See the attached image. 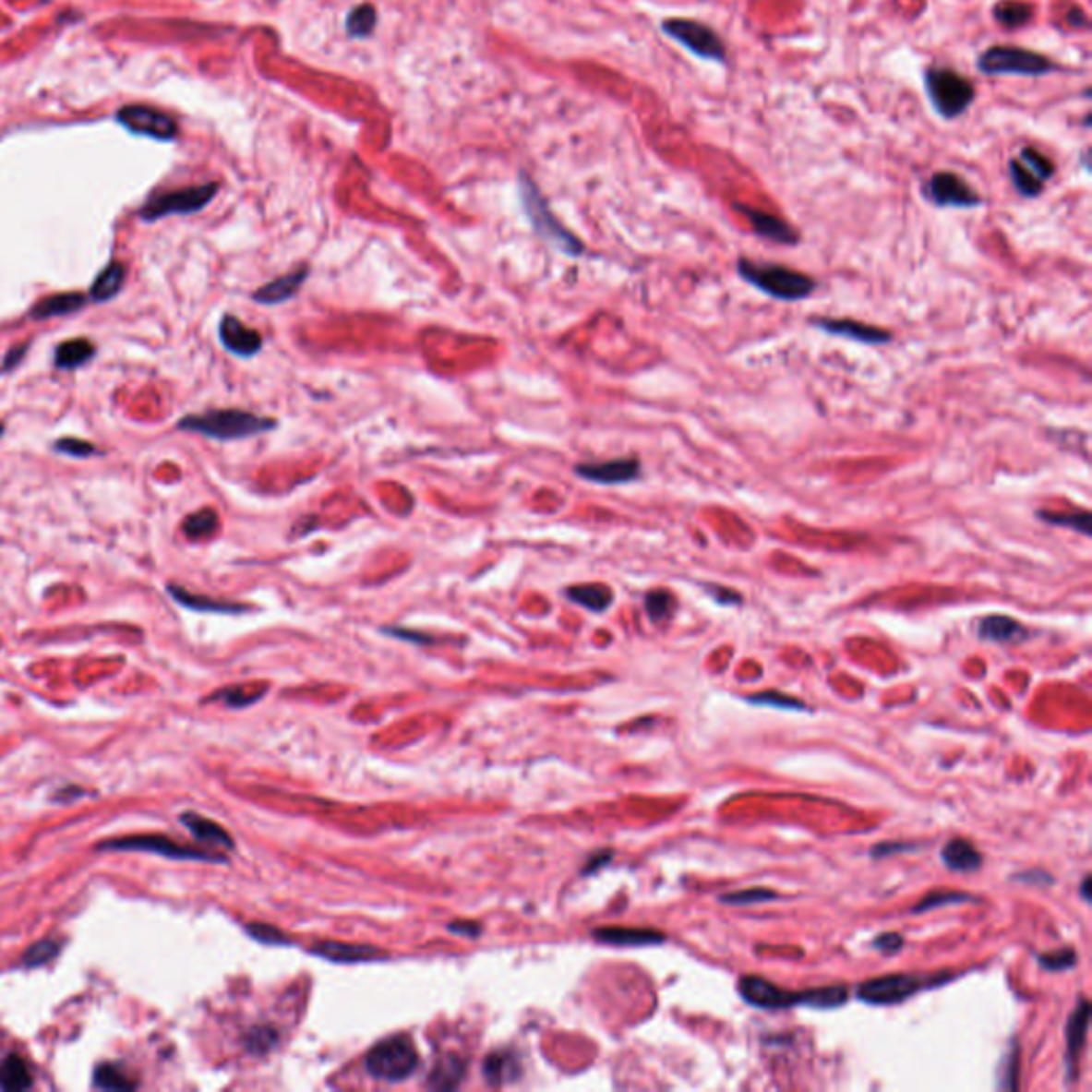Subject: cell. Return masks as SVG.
<instances>
[{
    "label": "cell",
    "instance_id": "obj_49",
    "mask_svg": "<svg viewBox=\"0 0 1092 1092\" xmlns=\"http://www.w3.org/2000/svg\"><path fill=\"white\" fill-rule=\"evenodd\" d=\"M276 1041H278L276 1030L270 1028V1026L252 1028L248 1037H246V1046H248V1050L254 1054H267L273 1046H276Z\"/></svg>",
    "mask_w": 1092,
    "mask_h": 1092
},
{
    "label": "cell",
    "instance_id": "obj_52",
    "mask_svg": "<svg viewBox=\"0 0 1092 1092\" xmlns=\"http://www.w3.org/2000/svg\"><path fill=\"white\" fill-rule=\"evenodd\" d=\"M702 587H704V592L719 604V606H738V604H743V595H740L738 592H734V589L719 587V585H702Z\"/></svg>",
    "mask_w": 1092,
    "mask_h": 1092
},
{
    "label": "cell",
    "instance_id": "obj_43",
    "mask_svg": "<svg viewBox=\"0 0 1092 1092\" xmlns=\"http://www.w3.org/2000/svg\"><path fill=\"white\" fill-rule=\"evenodd\" d=\"M1018 161L1022 164H1025V167L1030 171V174H1033L1037 177V180L1043 182V184H1046L1050 180V177L1054 175V171H1056L1054 162L1050 161V158L1046 154L1037 152L1035 148H1022Z\"/></svg>",
    "mask_w": 1092,
    "mask_h": 1092
},
{
    "label": "cell",
    "instance_id": "obj_55",
    "mask_svg": "<svg viewBox=\"0 0 1092 1092\" xmlns=\"http://www.w3.org/2000/svg\"><path fill=\"white\" fill-rule=\"evenodd\" d=\"M382 631L387 636H395V638H400V641H408V642H416V644H431V642H434V638L425 636V634H421V631H414V630L384 628Z\"/></svg>",
    "mask_w": 1092,
    "mask_h": 1092
},
{
    "label": "cell",
    "instance_id": "obj_42",
    "mask_svg": "<svg viewBox=\"0 0 1092 1092\" xmlns=\"http://www.w3.org/2000/svg\"><path fill=\"white\" fill-rule=\"evenodd\" d=\"M975 898L971 894H965V892H952V890H932L926 894L922 901H919L916 906H911V913H929L932 909H939V906H947V905H960V903H971Z\"/></svg>",
    "mask_w": 1092,
    "mask_h": 1092
},
{
    "label": "cell",
    "instance_id": "obj_32",
    "mask_svg": "<svg viewBox=\"0 0 1092 1092\" xmlns=\"http://www.w3.org/2000/svg\"><path fill=\"white\" fill-rule=\"evenodd\" d=\"M463 1071H465V1064L462 1059H459V1056H452V1054L442 1056V1059H439L434 1067V1071H431L427 1086L436 1088V1090L457 1088L463 1080Z\"/></svg>",
    "mask_w": 1092,
    "mask_h": 1092
},
{
    "label": "cell",
    "instance_id": "obj_11",
    "mask_svg": "<svg viewBox=\"0 0 1092 1092\" xmlns=\"http://www.w3.org/2000/svg\"><path fill=\"white\" fill-rule=\"evenodd\" d=\"M924 198H929L937 208H978L981 205V197L975 192L963 177L952 174V171H939L924 184L922 188Z\"/></svg>",
    "mask_w": 1092,
    "mask_h": 1092
},
{
    "label": "cell",
    "instance_id": "obj_4",
    "mask_svg": "<svg viewBox=\"0 0 1092 1092\" xmlns=\"http://www.w3.org/2000/svg\"><path fill=\"white\" fill-rule=\"evenodd\" d=\"M924 88L935 112L945 120L963 115L975 99V88L971 81L947 66L926 68Z\"/></svg>",
    "mask_w": 1092,
    "mask_h": 1092
},
{
    "label": "cell",
    "instance_id": "obj_27",
    "mask_svg": "<svg viewBox=\"0 0 1092 1092\" xmlns=\"http://www.w3.org/2000/svg\"><path fill=\"white\" fill-rule=\"evenodd\" d=\"M483 1075L491 1086H501V1084H510L521 1075V1062L519 1056L512 1050H496L485 1059Z\"/></svg>",
    "mask_w": 1092,
    "mask_h": 1092
},
{
    "label": "cell",
    "instance_id": "obj_28",
    "mask_svg": "<svg viewBox=\"0 0 1092 1092\" xmlns=\"http://www.w3.org/2000/svg\"><path fill=\"white\" fill-rule=\"evenodd\" d=\"M126 273H128L126 265L120 263V260L109 263L105 270L99 271V276L94 278L88 299H92L94 304H105V301H112L115 294L125 288Z\"/></svg>",
    "mask_w": 1092,
    "mask_h": 1092
},
{
    "label": "cell",
    "instance_id": "obj_33",
    "mask_svg": "<svg viewBox=\"0 0 1092 1092\" xmlns=\"http://www.w3.org/2000/svg\"><path fill=\"white\" fill-rule=\"evenodd\" d=\"M220 517L214 508H201V510L188 514L182 523V532L188 540L198 542L208 540L218 532Z\"/></svg>",
    "mask_w": 1092,
    "mask_h": 1092
},
{
    "label": "cell",
    "instance_id": "obj_38",
    "mask_svg": "<svg viewBox=\"0 0 1092 1092\" xmlns=\"http://www.w3.org/2000/svg\"><path fill=\"white\" fill-rule=\"evenodd\" d=\"M63 950V941L58 939H41L37 943H32L29 950L22 954V958H19V965L24 968H37V966H43L54 960Z\"/></svg>",
    "mask_w": 1092,
    "mask_h": 1092
},
{
    "label": "cell",
    "instance_id": "obj_46",
    "mask_svg": "<svg viewBox=\"0 0 1092 1092\" xmlns=\"http://www.w3.org/2000/svg\"><path fill=\"white\" fill-rule=\"evenodd\" d=\"M1039 965L1050 973L1069 971V968H1074L1077 965V954H1075V950H1071V947H1062V950H1056V952L1039 954Z\"/></svg>",
    "mask_w": 1092,
    "mask_h": 1092
},
{
    "label": "cell",
    "instance_id": "obj_10",
    "mask_svg": "<svg viewBox=\"0 0 1092 1092\" xmlns=\"http://www.w3.org/2000/svg\"><path fill=\"white\" fill-rule=\"evenodd\" d=\"M662 30L666 37L677 41L678 45H683L687 52L693 54V56L711 60V63H726L727 54L724 41H721L719 34L709 29L706 24L696 22V19L672 18L666 19L662 24Z\"/></svg>",
    "mask_w": 1092,
    "mask_h": 1092
},
{
    "label": "cell",
    "instance_id": "obj_17",
    "mask_svg": "<svg viewBox=\"0 0 1092 1092\" xmlns=\"http://www.w3.org/2000/svg\"><path fill=\"white\" fill-rule=\"evenodd\" d=\"M734 210L740 211V214L750 220L755 235L764 237V239H768V242L781 244V246H796L800 242L798 231H796L792 224L786 222V220L779 218V216L766 214V211H760V210L750 208V205H743V203H734Z\"/></svg>",
    "mask_w": 1092,
    "mask_h": 1092
},
{
    "label": "cell",
    "instance_id": "obj_53",
    "mask_svg": "<svg viewBox=\"0 0 1092 1092\" xmlns=\"http://www.w3.org/2000/svg\"><path fill=\"white\" fill-rule=\"evenodd\" d=\"M903 945H905V939H903V935H898V932H882V935H877L873 939L875 950L882 952V954H888V956L890 954L901 952Z\"/></svg>",
    "mask_w": 1092,
    "mask_h": 1092
},
{
    "label": "cell",
    "instance_id": "obj_19",
    "mask_svg": "<svg viewBox=\"0 0 1092 1092\" xmlns=\"http://www.w3.org/2000/svg\"><path fill=\"white\" fill-rule=\"evenodd\" d=\"M1088 1018H1090V1005L1086 999H1080L1077 1002V1007L1074 1009V1014L1069 1015V1022H1067V1080L1074 1082V1077H1077V1061H1080V1052L1084 1048V1041H1086V1033H1088Z\"/></svg>",
    "mask_w": 1092,
    "mask_h": 1092
},
{
    "label": "cell",
    "instance_id": "obj_14",
    "mask_svg": "<svg viewBox=\"0 0 1092 1092\" xmlns=\"http://www.w3.org/2000/svg\"><path fill=\"white\" fill-rule=\"evenodd\" d=\"M738 992L745 1002L760 1009H787L800 1005V992L781 990L760 975H745L738 981Z\"/></svg>",
    "mask_w": 1092,
    "mask_h": 1092
},
{
    "label": "cell",
    "instance_id": "obj_31",
    "mask_svg": "<svg viewBox=\"0 0 1092 1092\" xmlns=\"http://www.w3.org/2000/svg\"><path fill=\"white\" fill-rule=\"evenodd\" d=\"M32 1086L30 1067L22 1056L9 1054L0 1062V1090L6 1092H19L29 1090Z\"/></svg>",
    "mask_w": 1092,
    "mask_h": 1092
},
{
    "label": "cell",
    "instance_id": "obj_37",
    "mask_svg": "<svg viewBox=\"0 0 1092 1092\" xmlns=\"http://www.w3.org/2000/svg\"><path fill=\"white\" fill-rule=\"evenodd\" d=\"M92 1082H94V1086L101 1088V1090H135L137 1088V1082L130 1080V1077L118 1067V1064H112V1062L99 1064V1067L94 1069Z\"/></svg>",
    "mask_w": 1092,
    "mask_h": 1092
},
{
    "label": "cell",
    "instance_id": "obj_23",
    "mask_svg": "<svg viewBox=\"0 0 1092 1092\" xmlns=\"http://www.w3.org/2000/svg\"><path fill=\"white\" fill-rule=\"evenodd\" d=\"M941 860H943L947 869L956 870V873H975L984 864L979 849L966 839H960V836H954V839L945 843V847L941 849Z\"/></svg>",
    "mask_w": 1092,
    "mask_h": 1092
},
{
    "label": "cell",
    "instance_id": "obj_62",
    "mask_svg": "<svg viewBox=\"0 0 1092 1092\" xmlns=\"http://www.w3.org/2000/svg\"><path fill=\"white\" fill-rule=\"evenodd\" d=\"M3 434H5V425L0 423V438H3Z\"/></svg>",
    "mask_w": 1092,
    "mask_h": 1092
},
{
    "label": "cell",
    "instance_id": "obj_13",
    "mask_svg": "<svg viewBox=\"0 0 1092 1092\" xmlns=\"http://www.w3.org/2000/svg\"><path fill=\"white\" fill-rule=\"evenodd\" d=\"M574 474L587 483L602 485V486H617V485H630L641 478L642 463L636 457H621L610 459V462H595V463H579L574 465Z\"/></svg>",
    "mask_w": 1092,
    "mask_h": 1092
},
{
    "label": "cell",
    "instance_id": "obj_9",
    "mask_svg": "<svg viewBox=\"0 0 1092 1092\" xmlns=\"http://www.w3.org/2000/svg\"><path fill=\"white\" fill-rule=\"evenodd\" d=\"M218 188L220 186L216 182H210V184H198V186L161 192V195L150 197L148 201L143 203V208L139 210V218L146 220V222H156V220L167 218V216L197 214V211L205 210L211 201H214V197L218 195Z\"/></svg>",
    "mask_w": 1092,
    "mask_h": 1092
},
{
    "label": "cell",
    "instance_id": "obj_5",
    "mask_svg": "<svg viewBox=\"0 0 1092 1092\" xmlns=\"http://www.w3.org/2000/svg\"><path fill=\"white\" fill-rule=\"evenodd\" d=\"M418 1067V1050L408 1035H393L366 1054V1069L376 1080L402 1082Z\"/></svg>",
    "mask_w": 1092,
    "mask_h": 1092
},
{
    "label": "cell",
    "instance_id": "obj_59",
    "mask_svg": "<svg viewBox=\"0 0 1092 1092\" xmlns=\"http://www.w3.org/2000/svg\"><path fill=\"white\" fill-rule=\"evenodd\" d=\"M449 930L455 932V935H463V937H478L483 929H480V924L476 922H452L449 924Z\"/></svg>",
    "mask_w": 1092,
    "mask_h": 1092
},
{
    "label": "cell",
    "instance_id": "obj_29",
    "mask_svg": "<svg viewBox=\"0 0 1092 1092\" xmlns=\"http://www.w3.org/2000/svg\"><path fill=\"white\" fill-rule=\"evenodd\" d=\"M180 822L190 830L192 836H195L197 841L218 845V847H224V849H233V847H235V841H233V836L229 833H226V830L222 826H218L216 822L208 820V817L188 811V813H182L180 815Z\"/></svg>",
    "mask_w": 1092,
    "mask_h": 1092
},
{
    "label": "cell",
    "instance_id": "obj_24",
    "mask_svg": "<svg viewBox=\"0 0 1092 1092\" xmlns=\"http://www.w3.org/2000/svg\"><path fill=\"white\" fill-rule=\"evenodd\" d=\"M594 939L600 943L619 945V947H642V945H662L666 937L662 932L651 929H621V926H608V929L594 930Z\"/></svg>",
    "mask_w": 1092,
    "mask_h": 1092
},
{
    "label": "cell",
    "instance_id": "obj_15",
    "mask_svg": "<svg viewBox=\"0 0 1092 1092\" xmlns=\"http://www.w3.org/2000/svg\"><path fill=\"white\" fill-rule=\"evenodd\" d=\"M220 343L239 359H252L263 350V335L257 329L246 327L235 314H224L218 325Z\"/></svg>",
    "mask_w": 1092,
    "mask_h": 1092
},
{
    "label": "cell",
    "instance_id": "obj_30",
    "mask_svg": "<svg viewBox=\"0 0 1092 1092\" xmlns=\"http://www.w3.org/2000/svg\"><path fill=\"white\" fill-rule=\"evenodd\" d=\"M96 354V346L86 338H75L58 343L56 353H54V366L56 369H78L86 363H90Z\"/></svg>",
    "mask_w": 1092,
    "mask_h": 1092
},
{
    "label": "cell",
    "instance_id": "obj_40",
    "mask_svg": "<svg viewBox=\"0 0 1092 1092\" xmlns=\"http://www.w3.org/2000/svg\"><path fill=\"white\" fill-rule=\"evenodd\" d=\"M644 610H647L649 619L654 623L668 621L677 610V600L675 595L666 592V589H655V592H649L644 595Z\"/></svg>",
    "mask_w": 1092,
    "mask_h": 1092
},
{
    "label": "cell",
    "instance_id": "obj_7",
    "mask_svg": "<svg viewBox=\"0 0 1092 1092\" xmlns=\"http://www.w3.org/2000/svg\"><path fill=\"white\" fill-rule=\"evenodd\" d=\"M99 851H141V854H156L171 860H197V862H226V856L211 854V851L182 845L162 834H139V836H115L96 845Z\"/></svg>",
    "mask_w": 1092,
    "mask_h": 1092
},
{
    "label": "cell",
    "instance_id": "obj_6",
    "mask_svg": "<svg viewBox=\"0 0 1092 1092\" xmlns=\"http://www.w3.org/2000/svg\"><path fill=\"white\" fill-rule=\"evenodd\" d=\"M978 68L986 75H1026V78H1039V75L1054 73L1056 66L1052 60L1041 56L1026 47L1014 45H992L981 52L978 58Z\"/></svg>",
    "mask_w": 1092,
    "mask_h": 1092
},
{
    "label": "cell",
    "instance_id": "obj_36",
    "mask_svg": "<svg viewBox=\"0 0 1092 1092\" xmlns=\"http://www.w3.org/2000/svg\"><path fill=\"white\" fill-rule=\"evenodd\" d=\"M1035 517L1043 523L1054 527H1067V530L1080 532L1082 535H1090V514L1086 510L1077 512H1050V510H1037Z\"/></svg>",
    "mask_w": 1092,
    "mask_h": 1092
},
{
    "label": "cell",
    "instance_id": "obj_60",
    "mask_svg": "<svg viewBox=\"0 0 1092 1092\" xmlns=\"http://www.w3.org/2000/svg\"><path fill=\"white\" fill-rule=\"evenodd\" d=\"M610 858H613V851H600V856H595L594 860L587 864V867H585V870H582V873H585V875H587V873H595L597 869L604 867V864H606V862H610Z\"/></svg>",
    "mask_w": 1092,
    "mask_h": 1092
},
{
    "label": "cell",
    "instance_id": "obj_35",
    "mask_svg": "<svg viewBox=\"0 0 1092 1092\" xmlns=\"http://www.w3.org/2000/svg\"><path fill=\"white\" fill-rule=\"evenodd\" d=\"M378 24V11L372 3L356 5L346 18V32L353 39H366L374 32Z\"/></svg>",
    "mask_w": 1092,
    "mask_h": 1092
},
{
    "label": "cell",
    "instance_id": "obj_47",
    "mask_svg": "<svg viewBox=\"0 0 1092 1092\" xmlns=\"http://www.w3.org/2000/svg\"><path fill=\"white\" fill-rule=\"evenodd\" d=\"M267 693V687H258L257 691H250L248 687H229V690L220 691L218 698L226 702L229 706H235V709H242V706H248L258 702L260 698H263Z\"/></svg>",
    "mask_w": 1092,
    "mask_h": 1092
},
{
    "label": "cell",
    "instance_id": "obj_18",
    "mask_svg": "<svg viewBox=\"0 0 1092 1092\" xmlns=\"http://www.w3.org/2000/svg\"><path fill=\"white\" fill-rule=\"evenodd\" d=\"M307 278H310V267L307 265L294 267V270L284 273V276H278L276 280L267 282V284L257 288V291L252 293V301L258 306L286 304V301H291L294 294L304 288Z\"/></svg>",
    "mask_w": 1092,
    "mask_h": 1092
},
{
    "label": "cell",
    "instance_id": "obj_34",
    "mask_svg": "<svg viewBox=\"0 0 1092 1092\" xmlns=\"http://www.w3.org/2000/svg\"><path fill=\"white\" fill-rule=\"evenodd\" d=\"M849 990L845 986H826V988H811V990L800 992V1005L813 1007V1009H836L847 1002Z\"/></svg>",
    "mask_w": 1092,
    "mask_h": 1092
},
{
    "label": "cell",
    "instance_id": "obj_8",
    "mask_svg": "<svg viewBox=\"0 0 1092 1092\" xmlns=\"http://www.w3.org/2000/svg\"><path fill=\"white\" fill-rule=\"evenodd\" d=\"M950 979L952 975H932V978L909 973L883 975V978L869 979L858 986L856 997L869 1002V1005H896V1002H903L906 999H911L913 994H918L919 990H924L926 986L943 984V981Z\"/></svg>",
    "mask_w": 1092,
    "mask_h": 1092
},
{
    "label": "cell",
    "instance_id": "obj_56",
    "mask_svg": "<svg viewBox=\"0 0 1092 1092\" xmlns=\"http://www.w3.org/2000/svg\"><path fill=\"white\" fill-rule=\"evenodd\" d=\"M1014 882H1025V883H1035L1037 888H1043V885H1052L1054 883V877L1046 873V870H1025V873H1018L1014 875Z\"/></svg>",
    "mask_w": 1092,
    "mask_h": 1092
},
{
    "label": "cell",
    "instance_id": "obj_58",
    "mask_svg": "<svg viewBox=\"0 0 1092 1092\" xmlns=\"http://www.w3.org/2000/svg\"><path fill=\"white\" fill-rule=\"evenodd\" d=\"M29 346H30V343H22V346L13 348L11 353L6 354L5 366H3V372H11V369H16V367L19 366V363H22L24 356H26V350H29Z\"/></svg>",
    "mask_w": 1092,
    "mask_h": 1092
},
{
    "label": "cell",
    "instance_id": "obj_3",
    "mask_svg": "<svg viewBox=\"0 0 1092 1092\" xmlns=\"http://www.w3.org/2000/svg\"><path fill=\"white\" fill-rule=\"evenodd\" d=\"M737 271L747 284L779 301H802L817 291L815 278L779 263H755L750 258H738Z\"/></svg>",
    "mask_w": 1092,
    "mask_h": 1092
},
{
    "label": "cell",
    "instance_id": "obj_50",
    "mask_svg": "<svg viewBox=\"0 0 1092 1092\" xmlns=\"http://www.w3.org/2000/svg\"><path fill=\"white\" fill-rule=\"evenodd\" d=\"M246 932L252 939L260 941V943H267V945H288L291 941L286 939L284 932H280L278 929H273L270 924H250L246 926Z\"/></svg>",
    "mask_w": 1092,
    "mask_h": 1092
},
{
    "label": "cell",
    "instance_id": "obj_51",
    "mask_svg": "<svg viewBox=\"0 0 1092 1092\" xmlns=\"http://www.w3.org/2000/svg\"><path fill=\"white\" fill-rule=\"evenodd\" d=\"M1005 1069L1001 1071V1084L999 1086L1002 1090H1015L1018 1088V1082H1015V1074H1018V1048L1014 1046L1012 1054L1005 1056Z\"/></svg>",
    "mask_w": 1092,
    "mask_h": 1092
},
{
    "label": "cell",
    "instance_id": "obj_57",
    "mask_svg": "<svg viewBox=\"0 0 1092 1092\" xmlns=\"http://www.w3.org/2000/svg\"><path fill=\"white\" fill-rule=\"evenodd\" d=\"M84 796H88V792H86L84 787H79V786H65V787H60L58 792H54L52 800L58 802V805H66V802L84 798Z\"/></svg>",
    "mask_w": 1092,
    "mask_h": 1092
},
{
    "label": "cell",
    "instance_id": "obj_25",
    "mask_svg": "<svg viewBox=\"0 0 1092 1092\" xmlns=\"http://www.w3.org/2000/svg\"><path fill=\"white\" fill-rule=\"evenodd\" d=\"M566 597L570 602L579 604V606L587 608L589 613H606V610L613 606L615 602V594L613 589L608 585H602V582H585V585H572V587H566Z\"/></svg>",
    "mask_w": 1092,
    "mask_h": 1092
},
{
    "label": "cell",
    "instance_id": "obj_26",
    "mask_svg": "<svg viewBox=\"0 0 1092 1092\" xmlns=\"http://www.w3.org/2000/svg\"><path fill=\"white\" fill-rule=\"evenodd\" d=\"M88 304V297L84 293H58L43 297L37 306L30 310V318L34 320H47L56 318V316H68L79 310H84Z\"/></svg>",
    "mask_w": 1092,
    "mask_h": 1092
},
{
    "label": "cell",
    "instance_id": "obj_12",
    "mask_svg": "<svg viewBox=\"0 0 1092 1092\" xmlns=\"http://www.w3.org/2000/svg\"><path fill=\"white\" fill-rule=\"evenodd\" d=\"M115 118L130 133L146 135L158 141H174L177 137V122L171 115L158 112L148 105H126L120 107Z\"/></svg>",
    "mask_w": 1092,
    "mask_h": 1092
},
{
    "label": "cell",
    "instance_id": "obj_61",
    "mask_svg": "<svg viewBox=\"0 0 1092 1092\" xmlns=\"http://www.w3.org/2000/svg\"><path fill=\"white\" fill-rule=\"evenodd\" d=\"M1080 894H1082V898H1084V901H1086V903H1090V901H1092V896H1090V875H1086V877L1082 879V885H1080Z\"/></svg>",
    "mask_w": 1092,
    "mask_h": 1092
},
{
    "label": "cell",
    "instance_id": "obj_41",
    "mask_svg": "<svg viewBox=\"0 0 1092 1092\" xmlns=\"http://www.w3.org/2000/svg\"><path fill=\"white\" fill-rule=\"evenodd\" d=\"M1009 177H1012V184L1015 186V190H1018L1020 195L1026 197V198L1039 197L1043 192V186H1046V184L1039 182L1033 174H1030V171L1018 161V158L1009 161Z\"/></svg>",
    "mask_w": 1092,
    "mask_h": 1092
},
{
    "label": "cell",
    "instance_id": "obj_22",
    "mask_svg": "<svg viewBox=\"0 0 1092 1092\" xmlns=\"http://www.w3.org/2000/svg\"><path fill=\"white\" fill-rule=\"evenodd\" d=\"M312 954L320 958L333 960V963H366V960H382L387 954L369 945H350L338 941H320L312 947Z\"/></svg>",
    "mask_w": 1092,
    "mask_h": 1092
},
{
    "label": "cell",
    "instance_id": "obj_2",
    "mask_svg": "<svg viewBox=\"0 0 1092 1092\" xmlns=\"http://www.w3.org/2000/svg\"><path fill=\"white\" fill-rule=\"evenodd\" d=\"M519 197L521 203H523L525 216L534 226L535 235L545 239L553 250L566 254L570 258H579L585 254V244L555 218L551 208H548L546 198L542 197V192L527 174H519Z\"/></svg>",
    "mask_w": 1092,
    "mask_h": 1092
},
{
    "label": "cell",
    "instance_id": "obj_54",
    "mask_svg": "<svg viewBox=\"0 0 1092 1092\" xmlns=\"http://www.w3.org/2000/svg\"><path fill=\"white\" fill-rule=\"evenodd\" d=\"M913 849H918V845H913V843H879V845H875L873 849H870V858H888V856L905 854V851H913Z\"/></svg>",
    "mask_w": 1092,
    "mask_h": 1092
},
{
    "label": "cell",
    "instance_id": "obj_45",
    "mask_svg": "<svg viewBox=\"0 0 1092 1092\" xmlns=\"http://www.w3.org/2000/svg\"><path fill=\"white\" fill-rule=\"evenodd\" d=\"M747 702L758 704V706H773V709H781V711H807L805 702H800V700L786 696V693H779V691L753 693V696H747Z\"/></svg>",
    "mask_w": 1092,
    "mask_h": 1092
},
{
    "label": "cell",
    "instance_id": "obj_48",
    "mask_svg": "<svg viewBox=\"0 0 1092 1092\" xmlns=\"http://www.w3.org/2000/svg\"><path fill=\"white\" fill-rule=\"evenodd\" d=\"M54 450L60 452V455H68V457H75V459H86V457H94L99 455V450H96V446L86 442V439H78V438H60L54 442Z\"/></svg>",
    "mask_w": 1092,
    "mask_h": 1092
},
{
    "label": "cell",
    "instance_id": "obj_16",
    "mask_svg": "<svg viewBox=\"0 0 1092 1092\" xmlns=\"http://www.w3.org/2000/svg\"><path fill=\"white\" fill-rule=\"evenodd\" d=\"M811 325L828 335L845 338L851 342L870 343V346H882V343L892 342V333L888 329H879L867 322L851 320V318H813Z\"/></svg>",
    "mask_w": 1092,
    "mask_h": 1092
},
{
    "label": "cell",
    "instance_id": "obj_1",
    "mask_svg": "<svg viewBox=\"0 0 1092 1092\" xmlns=\"http://www.w3.org/2000/svg\"><path fill=\"white\" fill-rule=\"evenodd\" d=\"M177 429L218 439V442H233V439H246L276 431L278 421L271 416L254 414L248 410L222 408L182 416L177 421Z\"/></svg>",
    "mask_w": 1092,
    "mask_h": 1092
},
{
    "label": "cell",
    "instance_id": "obj_44",
    "mask_svg": "<svg viewBox=\"0 0 1092 1092\" xmlns=\"http://www.w3.org/2000/svg\"><path fill=\"white\" fill-rule=\"evenodd\" d=\"M777 898H779L777 892H773L768 888H745V890H738V892H730V894H721L719 901L724 905L747 906V905L771 903V901H777Z\"/></svg>",
    "mask_w": 1092,
    "mask_h": 1092
},
{
    "label": "cell",
    "instance_id": "obj_21",
    "mask_svg": "<svg viewBox=\"0 0 1092 1092\" xmlns=\"http://www.w3.org/2000/svg\"><path fill=\"white\" fill-rule=\"evenodd\" d=\"M167 594L174 597V600L180 604V606L188 608V610H197V613H216V615H242V613H248L250 606H246V604H235V602H224V600H216V597H208V595H198V594H190L188 589L184 587H177V585H167Z\"/></svg>",
    "mask_w": 1092,
    "mask_h": 1092
},
{
    "label": "cell",
    "instance_id": "obj_39",
    "mask_svg": "<svg viewBox=\"0 0 1092 1092\" xmlns=\"http://www.w3.org/2000/svg\"><path fill=\"white\" fill-rule=\"evenodd\" d=\"M1030 16H1033V5L1020 3V0H1001L994 6V18L1007 29H1018V26L1026 24Z\"/></svg>",
    "mask_w": 1092,
    "mask_h": 1092
},
{
    "label": "cell",
    "instance_id": "obj_20",
    "mask_svg": "<svg viewBox=\"0 0 1092 1092\" xmlns=\"http://www.w3.org/2000/svg\"><path fill=\"white\" fill-rule=\"evenodd\" d=\"M978 634L981 641L997 644H1020L1028 638V630L1014 617L1007 615H988L979 621Z\"/></svg>",
    "mask_w": 1092,
    "mask_h": 1092
}]
</instances>
